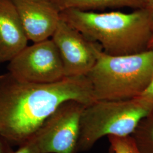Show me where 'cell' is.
Wrapping results in <instances>:
<instances>
[{"mask_svg":"<svg viewBox=\"0 0 153 153\" xmlns=\"http://www.w3.org/2000/svg\"><path fill=\"white\" fill-rule=\"evenodd\" d=\"M131 137L141 153H153V114L140 121Z\"/></svg>","mask_w":153,"mask_h":153,"instance_id":"obj_11","label":"cell"},{"mask_svg":"<svg viewBox=\"0 0 153 153\" xmlns=\"http://www.w3.org/2000/svg\"><path fill=\"white\" fill-rule=\"evenodd\" d=\"M70 100L86 105L97 101L87 76L36 83L9 72L0 74V136L12 146L21 145L61 104Z\"/></svg>","mask_w":153,"mask_h":153,"instance_id":"obj_1","label":"cell"},{"mask_svg":"<svg viewBox=\"0 0 153 153\" xmlns=\"http://www.w3.org/2000/svg\"><path fill=\"white\" fill-rule=\"evenodd\" d=\"M153 76V51L127 55H108L100 49L87 74L96 100L135 98Z\"/></svg>","mask_w":153,"mask_h":153,"instance_id":"obj_3","label":"cell"},{"mask_svg":"<svg viewBox=\"0 0 153 153\" xmlns=\"http://www.w3.org/2000/svg\"><path fill=\"white\" fill-rule=\"evenodd\" d=\"M114 153H141L138 149L131 136L126 137L108 136Z\"/></svg>","mask_w":153,"mask_h":153,"instance_id":"obj_12","label":"cell"},{"mask_svg":"<svg viewBox=\"0 0 153 153\" xmlns=\"http://www.w3.org/2000/svg\"><path fill=\"white\" fill-rule=\"evenodd\" d=\"M145 9H146L150 11L153 16V0L146 1V5Z\"/></svg>","mask_w":153,"mask_h":153,"instance_id":"obj_16","label":"cell"},{"mask_svg":"<svg viewBox=\"0 0 153 153\" xmlns=\"http://www.w3.org/2000/svg\"><path fill=\"white\" fill-rule=\"evenodd\" d=\"M12 153H43L35 135L33 134Z\"/></svg>","mask_w":153,"mask_h":153,"instance_id":"obj_13","label":"cell"},{"mask_svg":"<svg viewBox=\"0 0 153 153\" xmlns=\"http://www.w3.org/2000/svg\"><path fill=\"white\" fill-rule=\"evenodd\" d=\"M51 39L59 52L65 77L86 76L102 49L61 19Z\"/></svg>","mask_w":153,"mask_h":153,"instance_id":"obj_7","label":"cell"},{"mask_svg":"<svg viewBox=\"0 0 153 153\" xmlns=\"http://www.w3.org/2000/svg\"><path fill=\"white\" fill-rule=\"evenodd\" d=\"M148 49L152 50L153 51V29L152 34V36L150 38V40L149 43V46H148Z\"/></svg>","mask_w":153,"mask_h":153,"instance_id":"obj_17","label":"cell"},{"mask_svg":"<svg viewBox=\"0 0 153 153\" xmlns=\"http://www.w3.org/2000/svg\"><path fill=\"white\" fill-rule=\"evenodd\" d=\"M28 41L12 0H0V64L9 62L27 46Z\"/></svg>","mask_w":153,"mask_h":153,"instance_id":"obj_9","label":"cell"},{"mask_svg":"<svg viewBox=\"0 0 153 153\" xmlns=\"http://www.w3.org/2000/svg\"><path fill=\"white\" fill-rule=\"evenodd\" d=\"M7 68L11 75L26 82L52 83L65 78L60 56L51 38L26 47L9 62Z\"/></svg>","mask_w":153,"mask_h":153,"instance_id":"obj_6","label":"cell"},{"mask_svg":"<svg viewBox=\"0 0 153 153\" xmlns=\"http://www.w3.org/2000/svg\"><path fill=\"white\" fill-rule=\"evenodd\" d=\"M64 21L111 55H127L148 50L153 16L145 8L131 13H97L68 9L60 12Z\"/></svg>","mask_w":153,"mask_h":153,"instance_id":"obj_2","label":"cell"},{"mask_svg":"<svg viewBox=\"0 0 153 153\" xmlns=\"http://www.w3.org/2000/svg\"><path fill=\"white\" fill-rule=\"evenodd\" d=\"M147 0H52L61 12L68 9L90 11L106 8L131 7L135 9L146 7Z\"/></svg>","mask_w":153,"mask_h":153,"instance_id":"obj_10","label":"cell"},{"mask_svg":"<svg viewBox=\"0 0 153 153\" xmlns=\"http://www.w3.org/2000/svg\"><path fill=\"white\" fill-rule=\"evenodd\" d=\"M28 40L51 38L60 21V12L52 0H12Z\"/></svg>","mask_w":153,"mask_h":153,"instance_id":"obj_8","label":"cell"},{"mask_svg":"<svg viewBox=\"0 0 153 153\" xmlns=\"http://www.w3.org/2000/svg\"><path fill=\"white\" fill-rule=\"evenodd\" d=\"M150 114L137 98L95 101L82 112L78 152L90 150L102 137L131 136L140 121Z\"/></svg>","mask_w":153,"mask_h":153,"instance_id":"obj_4","label":"cell"},{"mask_svg":"<svg viewBox=\"0 0 153 153\" xmlns=\"http://www.w3.org/2000/svg\"><path fill=\"white\" fill-rule=\"evenodd\" d=\"M11 145L4 138L0 136V153H12L13 150Z\"/></svg>","mask_w":153,"mask_h":153,"instance_id":"obj_15","label":"cell"},{"mask_svg":"<svg viewBox=\"0 0 153 153\" xmlns=\"http://www.w3.org/2000/svg\"><path fill=\"white\" fill-rule=\"evenodd\" d=\"M113 153V151H112V149L111 148L110 146H109V149H108V153Z\"/></svg>","mask_w":153,"mask_h":153,"instance_id":"obj_18","label":"cell"},{"mask_svg":"<svg viewBox=\"0 0 153 153\" xmlns=\"http://www.w3.org/2000/svg\"><path fill=\"white\" fill-rule=\"evenodd\" d=\"M137 98L146 104L153 114V76L148 87Z\"/></svg>","mask_w":153,"mask_h":153,"instance_id":"obj_14","label":"cell"},{"mask_svg":"<svg viewBox=\"0 0 153 153\" xmlns=\"http://www.w3.org/2000/svg\"><path fill=\"white\" fill-rule=\"evenodd\" d=\"M86 105L76 100L63 102L34 134L43 153H77L81 119Z\"/></svg>","mask_w":153,"mask_h":153,"instance_id":"obj_5","label":"cell"}]
</instances>
